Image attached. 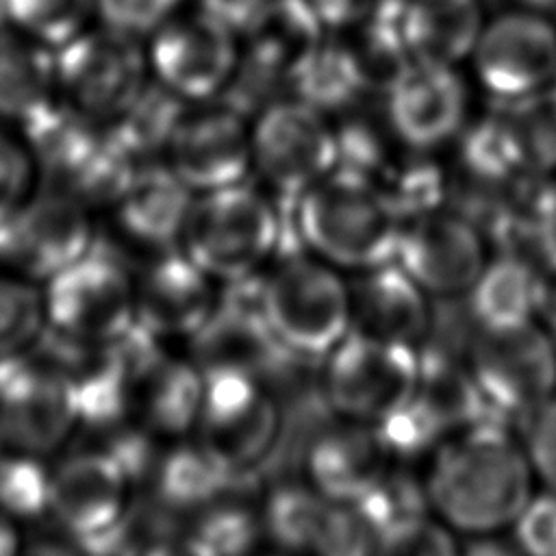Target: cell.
Segmentation results:
<instances>
[{
  "instance_id": "51",
  "label": "cell",
  "mask_w": 556,
  "mask_h": 556,
  "mask_svg": "<svg viewBox=\"0 0 556 556\" xmlns=\"http://www.w3.org/2000/svg\"><path fill=\"white\" fill-rule=\"evenodd\" d=\"M22 549V534L15 519L0 513V556H13Z\"/></svg>"
},
{
  "instance_id": "13",
  "label": "cell",
  "mask_w": 556,
  "mask_h": 556,
  "mask_svg": "<svg viewBox=\"0 0 556 556\" xmlns=\"http://www.w3.org/2000/svg\"><path fill=\"white\" fill-rule=\"evenodd\" d=\"M282 415L261 376L215 371L204 376V395L193 437L230 471H252L280 437Z\"/></svg>"
},
{
  "instance_id": "11",
  "label": "cell",
  "mask_w": 556,
  "mask_h": 556,
  "mask_svg": "<svg viewBox=\"0 0 556 556\" xmlns=\"http://www.w3.org/2000/svg\"><path fill=\"white\" fill-rule=\"evenodd\" d=\"M96 245L91 206L56 185L35 189L0 224V263L41 285Z\"/></svg>"
},
{
  "instance_id": "44",
  "label": "cell",
  "mask_w": 556,
  "mask_h": 556,
  "mask_svg": "<svg viewBox=\"0 0 556 556\" xmlns=\"http://www.w3.org/2000/svg\"><path fill=\"white\" fill-rule=\"evenodd\" d=\"M521 443L536 482L556 493V393L523 417Z\"/></svg>"
},
{
  "instance_id": "24",
  "label": "cell",
  "mask_w": 556,
  "mask_h": 556,
  "mask_svg": "<svg viewBox=\"0 0 556 556\" xmlns=\"http://www.w3.org/2000/svg\"><path fill=\"white\" fill-rule=\"evenodd\" d=\"M193 195L161 159H154L135 167L111 211L128 241L156 254L178 248Z\"/></svg>"
},
{
  "instance_id": "38",
  "label": "cell",
  "mask_w": 556,
  "mask_h": 556,
  "mask_svg": "<svg viewBox=\"0 0 556 556\" xmlns=\"http://www.w3.org/2000/svg\"><path fill=\"white\" fill-rule=\"evenodd\" d=\"M354 504L371 528L376 545L384 534L432 513L424 478L410 476L404 465H391Z\"/></svg>"
},
{
  "instance_id": "26",
  "label": "cell",
  "mask_w": 556,
  "mask_h": 556,
  "mask_svg": "<svg viewBox=\"0 0 556 556\" xmlns=\"http://www.w3.org/2000/svg\"><path fill=\"white\" fill-rule=\"evenodd\" d=\"M56 100V67L48 46L17 28H0V122L22 128Z\"/></svg>"
},
{
  "instance_id": "45",
  "label": "cell",
  "mask_w": 556,
  "mask_h": 556,
  "mask_svg": "<svg viewBox=\"0 0 556 556\" xmlns=\"http://www.w3.org/2000/svg\"><path fill=\"white\" fill-rule=\"evenodd\" d=\"M456 534L432 513L419 517L389 534H384L376 552L402 554V556H428V554H454L458 552Z\"/></svg>"
},
{
  "instance_id": "15",
  "label": "cell",
  "mask_w": 556,
  "mask_h": 556,
  "mask_svg": "<svg viewBox=\"0 0 556 556\" xmlns=\"http://www.w3.org/2000/svg\"><path fill=\"white\" fill-rule=\"evenodd\" d=\"M122 345L130 363V415L163 443L191 437L204 395L200 367L137 324Z\"/></svg>"
},
{
  "instance_id": "31",
  "label": "cell",
  "mask_w": 556,
  "mask_h": 556,
  "mask_svg": "<svg viewBox=\"0 0 556 556\" xmlns=\"http://www.w3.org/2000/svg\"><path fill=\"white\" fill-rule=\"evenodd\" d=\"M437 152L400 141L374 172L371 180L402 222L447 206L452 189L450 165Z\"/></svg>"
},
{
  "instance_id": "47",
  "label": "cell",
  "mask_w": 556,
  "mask_h": 556,
  "mask_svg": "<svg viewBox=\"0 0 556 556\" xmlns=\"http://www.w3.org/2000/svg\"><path fill=\"white\" fill-rule=\"evenodd\" d=\"M528 241L539 252V258H556V174L532 189Z\"/></svg>"
},
{
  "instance_id": "34",
  "label": "cell",
  "mask_w": 556,
  "mask_h": 556,
  "mask_svg": "<svg viewBox=\"0 0 556 556\" xmlns=\"http://www.w3.org/2000/svg\"><path fill=\"white\" fill-rule=\"evenodd\" d=\"M289 91L326 115L350 109L367 93L350 46L334 39H321L293 70Z\"/></svg>"
},
{
  "instance_id": "42",
  "label": "cell",
  "mask_w": 556,
  "mask_h": 556,
  "mask_svg": "<svg viewBox=\"0 0 556 556\" xmlns=\"http://www.w3.org/2000/svg\"><path fill=\"white\" fill-rule=\"evenodd\" d=\"M37 163L24 143L0 130V224L37 189Z\"/></svg>"
},
{
  "instance_id": "49",
  "label": "cell",
  "mask_w": 556,
  "mask_h": 556,
  "mask_svg": "<svg viewBox=\"0 0 556 556\" xmlns=\"http://www.w3.org/2000/svg\"><path fill=\"white\" fill-rule=\"evenodd\" d=\"M263 4L265 0H200V11L230 28L235 35H245Z\"/></svg>"
},
{
  "instance_id": "10",
  "label": "cell",
  "mask_w": 556,
  "mask_h": 556,
  "mask_svg": "<svg viewBox=\"0 0 556 556\" xmlns=\"http://www.w3.org/2000/svg\"><path fill=\"white\" fill-rule=\"evenodd\" d=\"M80 426L63 363L33 354L0 363V447L41 458L59 452Z\"/></svg>"
},
{
  "instance_id": "35",
  "label": "cell",
  "mask_w": 556,
  "mask_h": 556,
  "mask_svg": "<svg viewBox=\"0 0 556 556\" xmlns=\"http://www.w3.org/2000/svg\"><path fill=\"white\" fill-rule=\"evenodd\" d=\"M517 161L530 176L556 174V80L526 98L500 104Z\"/></svg>"
},
{
  "instance_id": "32",
  "label": "cell",
  "mask_w": 556,
  "mask_h": 556,
  "mask_svg": "<svg viewBox=\"0 0 556 556\" xmlns=\"http://www.w3.org/2000/svg\"><path fill=\"white\" fill-rule=\"evenodd\" d=\"M413 402L447 434L491 415L467 361L443 350L419 348V374Z\"/></svg>"
},
{
  "instance_id": "9",
  "label": "cell",
  "mask_w": 556,
  "mask_h": 556,
  "mask_svg": "<svg viewBox=\"0 0 556 556\" xmlns=\"http://www.w3.org/2000/svg\"><path fill=\"white\" fill-rule=\"evenodd\" d=\"M59 98L80 115L109 126L148 85V56L137 37L104 26L83 30L54 52Z\"/></svg>"
},
{
  "instance_id": "40",
  "label": "cell",
  "mask_w": 556,
  "mask_h": 556,
  "mask_svg": "<svg viewBox=\"0 0 556 556\" xmlns=\"http://www.w3.org/2000/svg\"><path fill=\"white\" fill-rule=\"evenodd\" d=\"M0 7L13 28L56 50L83 33L96 0H0Z\"/></svg>"
},
{
  "instance_id": "12",
  "label": "cell",
  "mask_w": 556,
  "mask_h": 556,
  "mask_svg": "<svg viewBox=\"0 0 556 556\" xmlns=\"http://www.w3.org/2000/svg\"><path fill=\"white\" fill-rule=\"evenodd\" d=\"M135 478L104 447L80 450L52 469L48 515L87 552H109L132 510Z\"/></svg>"
},
{
  "instance_id": "1",
  "label": "cell",
  "mask_w": 556,
  "mask_h": 556,
  "mask_svg": "<svg viewBox=\"0 0 556 556\" xmlns=\"http://www.w3.org/2000/svg\"><path fill=\"white\" fill-rule=\"evenodd\" d=\"M421 478L432 515L467 539L508 530L536 484L521 437L491 415L450 432Z\"/></svg>"
},
{
  "instance_id": "14",
  "label": "cell",
  "mask_w": 556,
  "mask_h": 556,
  "mask_svg": "<svg viewBox=\"0 0 556 556\" xmlns=\"http://www.w3.org/2000/svg\"><path fill=\"white\" fill-rule=\"evenodd\" d=\"M161 161L193 193L248 180L252 174L250 115L224 98L187 102Z\"/></svg>"
},
{
  "instance_id": "19",
  "label": "cell",
  "mask_w": 556,
  "mask_h": 556,
  "mask_svg": "<svg viewBox=\"0 0 556 556\" xmlns=\"http://www.w3.org/2000/svg\"><path fill=\"white\" fill-rule=\"evenodd\" d=\"M382 109L400 141L439 150L469 122V93L454 65L410 59L387 87Z\"/></svg>"
},
{
  "instance_id": "50",
  "label": "cell",
  "mask_w": 556,
  "mask_h": 556,
  "mask_svg": "<svg viewBox=\"0 0 556 556\" xmlns=\"http://www.w3.org/2000/svg\"><path fill=\"white\" fill-rule=\"evenodd\" d=\"M534 319L556 337V258L536 261Z\"/></svg>"
},
{
  "instance_id": "30",
  "label": "cell",
  "mask_w": 556,
  "mask_h": 556,
  "mask_svg": "<svg viewBox=\"0 0 556 556\" xmlns=\"http://www.w3.org/2000/svg\"><path fill=\"white\" fill-rule=\"evenodd\" d=\"M465 295L478 328L530 321L536 308V261L502 250L489 256Z\"/></svg>"
},
{
  "instance_id": "20",
  "label": "cell",
  "mask_w": 556,
  "mask_h": 556,
  "mask_svg": "<svg viewBox=\"0 0 556 556\" xmlns=\"http://www.w3.org/2000/svg\"><path fill=\"white\" fill-rule=\"evenodd\" d=\"M219 285L180 248L150 254L135 274L137 326L163 343L189 341L211 317Z\"/></svg>"
},
{
  "instance_id": "37",
  "label": "cell",
  "mask_w": 556,
  "mask_h": 556,
  "mask_svg": "<svg viewBox=\"0 0 556 556\" xmlns=\"http://www.w3.org/2000/svg\"><path fill=\"white\" fill-rule=\"evenodd\" d=\"M187 102L161 83H148L128 111L109 124V132L137 161L161 159L163 148Z\"/></svg>"
},
{
  "instance_id": "23",
  "label": "cell",
  "mask_w": 556,
  "mask_h": 556,
  "mask_svg": "<svg viewBox=\"0 0 556 556\" xmlns=\"http://www.w3.org/2000/svg\"><path fill=\"white\" fill-rule=\"evenodd\" d=\"M232 287L237 298L219 295L206 324L187 341V354L204 376L215 371L261 376L265 365L280 352L258 311L256 278L250 280L245 298H241L237 282Z\"/></svg>"
},
{
  "instance_id": "2",
  "label": "cell",
  "mask_w": 556,
  "mask_h": 556,
  "mask_svg": "<svg viewBox=\"0 0 556 556\" xmlns=\"http://www.w3.org/2000/svg\"><path fill=\"white\" fill-rule=\"evenodd\" d=\"M289 204L298 248L343 274L393 261L402 219L369 176L334 167Z\"/></svg>"
},
{
  "instance_id": "6",
  "label": "cell",
  "mask_w": 556,
  "mask_h": 556,
  "mask_svg": "<svg viewBox=\"0 0 556 556\" xmlns=\"http://www.w3.org/2000/svg\"><path fill=\"white\" fill-rule=\"evenodd\" d=\"M321 361V393L341 419L376 426L415 397L419 348L350 332Z\"/></svg>"
},
{
  "instance_id": "4",
  "label": "cell",
  "mask_w": 556,
  "mask_h": 556,
  "mask_svg": "<svg viewBox=\"0 0 556 556\" xmlns=\"http://www.w3.org/2000/svg\"><path fill=\"white\" fill-rule=\"evenodd\" d=\"M256 300L278 350L298 358H324L352 330L348 278L298 245L256 276Z\"/></svg>"
},
{
  "instance_id": "7",
  "label": "cell",
  "mask_w": 556,
  "mask_h": 556,
  "mask_svg": "<svg viewBox=\"0 0 556 556\" xmlns=\"http://www.w3.org/2000/svg\"><path fill=\"white\" fill-rule=\"evenodd\" d=\"M252 174L263 189L285 202L339 165L337 132L330 115L300 98H278L250 119Z\"/></svg>"
},
{
  "instance_id": "46",
  "label": "cell",
  "mask_w": 556,
  "mask_h": 556,
  "mask_svg": "<svg viewBox=\"0 0 556 556\" xmlns=\"http://www.w3.org/2000/svg\"><path fill=\"white\" fill-rule=\"evenodd\" d=\"M178 4L180 0H96L104 26L137 39L156 33Z\"/></svg>"
},
{
  "instance_id": "18",
  "label": "cell",
  "mask_w": 556,
  "mask_h": 556,
  "mask_svg": "<svg viewBox=\"0 0 556 556\" xmlns=\"http://www.w3.org/2000/svg\"><path fill=\"white\" fill-rule=\"evenodd\" d=\"M235 33L206 13L167 20L152 39L148 65L156 83L185 102L219 98L230 85L239 52Z\"/></svg>"
},
{
  "instance_id": "48",
  "label": "cell",
  "mask_w": 556,
  "mask_h": 556,
  "mask_svg": "<svg viewBox=\"0 0 556 556\" xmlns=\"http://www.w3.org/2000/svg\"><path fill=\"white\" fill-rule=\"evenodd\" d=\"M380 0H306L324 28L358 26L371 15Z\"/></svg>"
},
{
  "instance_id": "16",
  "label": "cell",
  "mask_w": 556,
  "mask_h": 556,
  "mask_svg": "<svg viewBox=\"0 0 556 556\" xmlns=\"http://www.w3.org/2000/svg\"><path fill=\"white\" fill-rule=\"evenodd\" d=\"M491 252L484 230L458 208H434L402 222L393 261L430 295H465Z\"/></svg>"
},
{
  "instance_id": "33",
  "label": "cell",
  "mask_w": 556,
  "mask_h": 556,
  "mask_svg": "<svg viewBox=\"0 0 556 556\" xmlns=\"http://www.w3.org/2000/svg\"><path fill=\"white\" fill-rule=\"evenodd\" d=\"M324 26L306 0H265L248 37V54L261 59L287 80L319 46Z\"/></svg>"
},
{
  "instance_id": "22",
  "label": "cell",
  "mask_w": 556,
  "mask_h": 556,
  "mask_svg": "<svg viewBox=\"0 0 556 556\" xmlns=\"http://www.w3.org/2000/svg\"><path fill=\"white\" fill-rule=\"evenodd\" d=\"M391 467L376 426L337 417L304 452V480L337 502H356Z\"/></svg>"
},
{
  "instance_id": "43",
  "label": "cell",
  "mask_w": 556,
  "mask_h": 556,
  "mask_svg": "<svg viewBox=\"0 0 556 556\" xmlns=\"http://www.w3.org/2000/svg\"><path fill=\"white\" fill-rule=\"evenodd\" d=\"M508 530L519 552L556 556V493L534 491Z\"/></svg>"
},
{
  "instance_id": "39",
  "label": "cell",
  "mask_w": 556,
  "mask_h": 556,
  "mask_svg": "<svg viewBox=\"0 0 556 556\" xmlns=\"http://www.w3.org/2000/svg\"><path fill=\"white\" fill-rule=\"evenodd\" d=\"M52 469L46 458L2 450L0 452V513L15 521H30L50 510Z\"/></svg>"
},
{
  "instance_id": "28",
  "label": "cell",
  "mask_w": 556,
  "mask_h": 556,
  "mask_svg": "<svg viewBox=\"0 0 556 556\" xmlns=\"http://www.w3.org/2000/svg\"><path fill=\"white\" fill-rule=\"evenodd\" d=\"M482 30L480 0H408L404 37L413 59L454 65L469 56Z\"/></svg>"
},
{
  "instance_id": "41",
  "label": "cell",
  "mask_w": 556,
  "mask_h": 556,
  "mask_svg": "<svg viewBox=\"0 0 556 556\" xmlns=\"http://www.w3.org/2000/svg\"><path fill=\"white\" fill-rule=\"evenodd\" d=\"M380 443L391 465H406L430 458L447 432L415 402L376 424Z\"/></svg>"
},
{
  "instance_id": "27",
  "label": "cell",
  "mask_w": 556,
  "mask_h": 556,
  "mask_svg": "<svg viewBox=\"0 0 556 556\" xmlns=\"http://www.w3.org/2000/svg\"><path fill=\"white\" fill-rule=\"evenodd\" d=\"M230 471L204 443L193 434L165 441L159 450L150 482L156 504L163 510L191 513L217 497L230 482Z\"/></svg>"
},
{
  "instance_id": "53",
  "label": "cell",
  "mask_w": 556,
  "mask_h": 556,
  "mask_svg": "<svg viewBox=\"0 0 556 556\" xmlns=\"http://www.w3.org/2000/svg\"><path fill=\"white\" fill-rule=\"evenodd\" d=\"M0 450H2V447H0Z\"/></svg>"
},
{
  "instance_id": "21",
  "label": "cell",
  "mask_w": 556,
  "mask_h": 556,
  "mask_svg": "<svg viewBox=\"0 0 556 556\" xmlns=\"http://www.w3.org/2000/svg\"><path fill=\"white\" fill-rule=\"evenodd\" d=\"M350 287V332L421 348L430 330V295L395 263L354 271Z\"/></svg>"
},
{
  "instance_id": "36",
  "label": "cell",
  "mask_w": 556,
  "mask_h": 556,
  "mask_svg": "<svg viewBox=\"0 0 556 556\" xmlns=\"http://www.w3.org/2000/svg\"><path fill=\"white\" fill-rule=\"evenodd\" d=\"M46 334L43 285L0 263V363L33 354Z\"/></svg>"
},
{
  "instance_id": "52",
  "label": "cell",
  "mask_w": 556,
  "mask_h": 556,
  "mask_svg": "<svg viewBox=\"0 0 556 556\" xmlns=\"http://www.w3.org/2000/svg\"><path fill=\"white\" fill-rule=\"evenodd\" d=\"M521 2L532 7L534 11H556V0H521Z\"/></svg>"
},
{
  "instance_id": "25",
  "label": "cell",
  "mask_w": 556,
  "mask_h": 556,
  "mask_svg": "<svg viewBox=\"0 0 556 556\" xmlns=\"http://www.w3.org/2000/svg\"><path fill=\"white\" fill-rule=\"evenodd\" d=\"M341 502L321 495L306 480L269 489L261 500L263 536L289 552L332 554Z\"/></svg>"
},
{
  "instance_id": "3",
  "label": "cell",
  "mask_w": 556,
  "mask_h": 556,
  "mask_svg": "<svg viewBox=\"0 0 556 556\" xmlns=\"http://www.w3.org/2000/svg\"><path fill=\"white\" fill-rule=\"evenodd\" d=\"M276 198L248 180L193 195L178 248L217 285L261 276L282 250Z\"/></svg>"
},
{
  "instance_id": "17",
  "label": "cell",
  "mask_w": 556,
  "mask_h": 556,
  "mask_svg": "<svg viewBox=\"0 0 556 556\" xmlns=\"http://www.w3.org/2000/svg\"><path fill=\"white\" fill-rule=\"evenodd\" d=\"M471 59L478 85L515 102L556 80V26L534 11L504 13L482 26Z\"/></svg>"
},
{
  "instance_id": "29",
  "label": "cell",
  "mask_w": 556,
  "mask_h": 556,
  "mask_svg": "<svg viewBox=\"0 0 556 556\" xmlns=\"http://www.w3.org/2000/svg\"><path fill=\"white\" fill-rule=\"evenodd\" d=\"M237 484L239 471L217 497L189 513V521L180 530V549L204 556H235L254 549L263 539L261 502L248 500Z\"/></svg>"
},
{
  "instance_id": "8",
  "label": "cell",
  "mask_w": 556,
  "mask_h": 556,
  "mask_svg": "<svg viewBox=\"0 0 556 556\" xmlns=\"http://www.w3.org/2000/svg\"><path fill=\"white\" fill-rule=\"evenodd\" d=\"M495 417H528L556 393V337L536 319L478 328L465 356Z\"/></svg>"
},
{
  "instance_id": "5",
  "label": "cell",
  "mask_w": 556,
  "mask_h": 556,
  "mask_svg": "<svg viewBox=\"0 0 556 556\" xmlns=\"http://www.w3.org/2000/svg\"><path fill=\"white\" fill-rule=\"evenodd\" d=\"M48 332L65 345L109 343L137 324L135 274L98 245L43 282Z\"/></svg>"
}]
</instances>
